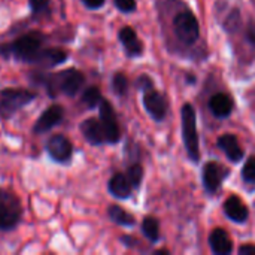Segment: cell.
<instances>
[{
    "mask_svg": "<svg viewBox=\"0 0 255 255\" xmlns=\"http://www.w3.org/2000/svg\"><path fill=\"white\" fill-rule=\"evenodd\" d=\"M45 36L39 31H30L19 36L12 45L0 46V55H13L18 60L31 63L34 55L40 51Z\"/></svg>",
    "mask_w": 255,
    "mask_h": 255,
    "instance_id": "1",
    "label": "cell"
},
{
    "mask_svg": "<svg viewBox=\"0 0 255 255\" xmlns=\"http://www.w3.org/2000/svg\"><path fill=\"white\" fill-rule=\"evenodd\" d=\"M84 75L76 69H67L60 73L51 75L46 79V87L51 96L63 93L66 96H76L84 85Z\"/></svg>",
    "mask_w": 255,
    "mask_h": 255,
    "instance_id": "2",
    "label": "cell"
},
{
    "mask_svg": "<svg viewBox=\"0 0 255 255\" xmlns=\"http://www.w3.org/2000/svg\"><path fill=\"white\" fill-rule=\"evenodd\" d=\"M22 217V208L18 197L0 188V232L13 230Z\"/></svg>",
    "mask_w": 255,
    "mask_h": 255,
    "instance_id": "3",
    "label": "cell"
},
{
    "mask_svg": "<svg viewBox=\"0 0 255 255\" xmlns=\"http://www.w3.org/2000/svg\"><path fill=\"white\" fill-rule=\"evenodd\" d=\"M36 94L25 88H3L0 90V117L9 118L21 108L27 106Z\"/></svg>",
    "mask_w": 255,
    "mask_h": 255,
    "instance_id": "4",
    "label": "cell"
},
{
    "mask_svg": "<svg viewBox=\"0 0 255 255\" xmlns=\"http://www.w3.org/2000/svg\"><path fill=\"white\" fill-rule=\"evenodd\" d=\"M182 136L187 152L191 160L197 161L200 158L199 152V134H197V120L194 108L187 103L182 106Z\"/></svg>",
    "mask_w": 255,
    "mask_h": 255,
    "instance_id": "5",
    "label": "cell"
},
{
    "mask_svg": "<svg viewBox=\"0 0 255 255\" xmlns=\"http://www.w3.org/2000/svg\"><path fill=\"white\" fill-rule=\"evenodd\" d=\"M173 30H175V34L178 36V39L181 42H184L185 45H193L199 39V33H200L199 21L194 16V13L190 10L179 12L175 16Z\"/></svg>",
    "mask_w": 255,
    "mask_h": 255,
    "instance_id": "6",
    "label": "cell"
},
{
    "mask_svg": "<svg viewBox=\"0 0 255 255\" xmlns=\"http://www.w3.org/2000/svg\"><path fill=\"white\" fill-rule=\"evenodd\" d=\"M99 106H100V123L105 130L106 142L117 143L120 140V127H118V121H117L114 108L111 106L109 102H106L103 99Z\"/></svg>",
    "mask_w": 255,
    "mask_h": 255,
    "instance_id": "7",
    "label": "cell"
},
{
    "mask_svg": "<svg viewBox=\"0 0 255 255\" xmlns=\"http://www.w3.org/2000/svg\"><path fill=\"white\" fill-rule=\"evenodd\" d=\"M46 151L54 161L66 163L72 157L73 146L72 142L64 134H54L46 142Z\"/></svg>",
    "mask_w": 255,
    "mask_h": 255,
    "instance_id": "8",
    "label": "cell"
},
{
    "mask_svg": "<svg viewBox=\"0 0 255 255\" xmlns=\"http://www.w3.org/2000/svg\"><path fill=\"white\" fill-rule=\"evenodd\" d=\"M63 115H64V109L60 105H51L39 117V120L36 121V124L33 127V131L36 134H43V133L49 131L63 120Z\"/></svg>",
    "mask_w": 255,
    "mask_h": 255,
    "instance_id": "9",
    "label": "cell"
},
{
    "mask_svg": "<svg viewBox=\"0 0 255 255\" xmlns=\"http://www.w3.org/2000/svg\"><path fill=\"white\" fill-rule=\"evenodd\" d=\"M229 170L226 167H223L221 164L218 163H208L205 167H203V184H205V188L209 191V193H215L223 181L226 179Z\"/></svg>",
    "mask_w": 255,
    "mask_h": 255,
    "instance_id": "10",
    "label": "cell"
},
{
    "mask_svg": "<svg viewBox=\"0 0 255 255\" xmlns=\"http://www.w3.org/2000/svg\"><path fill=\"white\" fill-rule=\"evenodd\" d=\"M143 105H145L146 112L155 121H161L167 114V102H166V99L160 93H157L154 90H148V93H145Z\"/></svg>",
    "mask_w": 255,
    "mask_h": 255,
    "instance_id": "11",
    "label": "cell"
},
{
    "mask_svg": "<svg viewBox=\"0 0 255 255\" xmlns=\"http://www.w3.org/2000/svg\"><path fill=\"white\" fill-rule=\"evenodd\" d=\"M81 131H82L84 137H85L91 145H103V143L106 142L105 130H103V126H102L100 120L88 118V120L82 121V124H81Z\"/></svg>",
    "mask_w": 255,
    "mask_h": 255,
    "instance_id": "12",
    "label": "cell"
},
{
    "mask_svg": "<svg viewBox=\"0 0 255 255\" xmlns=\"http://www.w3.org/2000/svg\"><path fill=\"white\" fill-rule=\"evenodd\" d=\"M67 60V54L64 49L60 48H46V49H40L34 58L31 60L33 64H40V66H57L61 64L63 61Z\"/></svg>",
    "mask_w": 255,
    "mask_h": 255,
    "instance_id": "13",
    "label": "cell"
},
{
    "mask_svg": "<svg viewBox=\"0 0 255 255\" xmlns=\"http://www.w3.org/2000/svg\"><path fill=\"white\" fill-rule=\"evenodd\" d=\"M226 215L235 223H245L248 218V208L238 196H230L224 203Z\"/></svg>",
    "mask_w": 255,
    "mask_h": 255,
    "instance_id": "14",
    "label": "cell"
},
{
    "mask_svg": "<svg viewBox=\"0 0 255 255\" xmlns=\"http://www.w3.org/2000/svg\"><path fill=\"white\" fill-rule=\"evenodd\" d=\"M218 146L224 151L229 160L238 163L244 158V149L239 145V140L235 134H224L218 139Z\"/></svg>",
    "mask_w": 255,
    "mask_h": 255,
    "instance_id": "15",
    "label": "cell"
},
{
    "mask_svg": "<svg viewBox=\"0 0 255 255\" xmlns=\"http://www.w3.org/2000/svg\"><path fill=\"white\" fill-rule=\"evenodd\" d=\"M209 108L212 114L218 118H226L232 114L233 111V99L226 94V93H218L211 97L209 100Z\"/></svg>",
    "mask_w": 255,
    "mask_h": 255,
    "instance_id": "16",
    "label": "cell"
},
{
    "mask_svg": "<svg viewBox=\"0 0 255 255\" xmlns=\"http://www.w3.org/2000/svg\"><path fill=\"white\" fill-rule=\"evenodd\" d=\"M209 245L212 251L218 255H229L233 251V242L223 229H217L209 236Z\"/></svg>",
    "mask_w": 255,
    "mask_h": 255,
    "instance_id": "17",
    "label": "cell"
},
{
    "mask_svg": "<svg viewBox=\"0 0 255 255\" xmlns=\"http://www.w3.org/2000/svg\"><path fill=\"white\" fill-rule=\"evenodd\" d=\"M120 40L124 45V48H126V51H127V54L130 57H136V55H140L142 54V49H143L142 42L139 40L136 31L131 27L121 28V31H120Z\"/></svg>",
    "mask_w": 255,
    "mask_h": 255,
    "instance_id": "18",
    "label": "cell"
},
{
    "mask_svg": "<svg viewBox=\"0 0 255 255\" xmlns=\"http://www.w3.org/2000/svg\"><path fill=\"white\" fill-rule=\"evenodd\" d=\"M131 190H133V185L130 184L127 175L117 173L109 181V191L117 199H127V197H130Z\"/></svg>",
    "mask_w": 255,
    "mask_h": 255,
    "instance_id": "19",
    "label": "cell"
},
{
    "mask_svg": "<svg viewBox=\"0 0 255 255\" xmlns=\"http://www.w3.org/2000/svg\"><path fill=\"white\" fill-rule=\"evenodd\" d=\"M109 217L114 223H117L120 226H133L134 224L133 215H130L127 211H124L123 208H120L117 205L109 208Z\"/></svg>",
    "mask_w": 255,
    "mask_h": 255,
    "instance_id": "20",
    "label": "cell"
},
{
    "mask_svg": "<svg viewBox=\"0 0 255 255\" xmlns=\"http://www.w3.org/2000/svg\"><path fill=\"white\" fill-rule=\"evenodd\" d=\"M142 232L143 235L151 241V242H157L160 239V226L157 223L155 218L152 217H146L142 223Z\"/></svg>",
    "mask_w": 255,
    "mask_h": 255,
    "instance_id": "21",
    "label": "cell"
},
{
    "mask_svg": "<svg viewBox=\"0 0 255 255\" xmlns=\"http://www.w3.org/2000/svg\"><path fill=\"white\" fill-rule=\"evenodd\" d=\"M102 102V94L97 87H88L82 93V103L88 108H96Z\"/></svg>",
    "mask_w": 255,
    "mask_h": 255,
    "instance_id": "22",
    "label": "cell"
},
{
    "mask_svg": "<svg viewBox=\"0 0 255 255\" xmlns=\"http://www.w3.org/2000/svg\"><path fill=\"white\" fill-rule=\"evenodd\" d=\"M142 176H143V169L140 164H133L131 167H128L127 170V178L130 181V184L133 185V188H137L140 181H142Z\"/></svg>",
    "mask_w": 255,
    "mask_h": 255,
    "instance_id": "23",
    "label": "cell"
},
{
    "mask_svg": "<svg viewBox=\"0 0 255 255\" xmlns=\"http://www.w3.org/2000/svg\"><path fill=\"white\" fill-rule=\"evenodd\" d=\"M112 87H114L117 94L124 96L127 93V88H128V81L123 73H117L112 79Z\"/></svg>",
    "mask_w": 255,
    "mask_h": 255,
    "instance_id": "24",
    "label": "cell"
},
{
    "mask_svg": "<svg viewBox=\"0 0 255 255\" xmlns=\"http://www.w3.org/2000/svg\"><path fill=\"white\" fill-rule=\"evenodd\" d=\"M242 178L250 184H255V155L245 163L242 170Z\"/></svg>",
    "mask_w": 255,
    "mask_h": 255,
    "instance_id": "25",
    "label": "cell"
},
{
    "mask_svg": "<svg viewBox=\"0 0 255 255\" xmlns=\"http://www.w3.org/2000/svg\"><path fill=\"white\" fill-rule=\"evenodd\" d=\"M28 3L34 15H42L49 9V0H28Z\"/></svg>",
    "mask_w": 255,
    "mask_h": 255,
    "instance_id": "26",
    "label": "cell"
},
{
    "mask_svg": "<svg viewBox=\"0 0 255 255\" xmlns=\"http://www.w3.org/2000/svg\"><path fill=\"white\" fill-rule=\"evenodd\" d=\"M114 3L121 12H133L136 9V0H114Z\"/></svg>",
    "mask_w": 255,
    "mask_h": 255,
    "instance_id": "27",
    "label": "cell"
},
{
    "mask_svg": "<svg viewBox=\"0 0 255 255\" xmlns=\"http://www.w3.org/2000/svg\"><path fill=\"white\" fill-rule=\"evenodd\" d=\"M82 1L90 9H99L105 4V0H82Z\"/></svg>",
    "mask_w": 255,
    "mask_h": 255,
    "instance_id": "28",
    "label": "cell"
},
{
    "mask_svg": "<svg viewBox=\"0 0 255 255\" xmlns=\"http://www.w3.org/2000/svg\"><path fill=\"white\" fill-rule=\"evenodd\" d=\"M239 254L241 255H255V245H253V244H248V245H244V247H241V250H239Z\"/></svg>",
    "mask_w": 255,
    "mask_h": 255,
    "instance_id": "29",
    "label": "cell"
},
{
    "mask_svg": "<svg viewBox=\"0 0 255 255\" xmlns=\"http://www.w3.org/2000/svg\"><path fill=\"white\" fill-rule=\"evenodd\" d=\"M248 39L255 43V24H251L250 27H248Z\"/></svg>",
    "mask_w": 255,
    "mask_h": 255,
    "instance_id": "30",
    "label": "cell"
}]
</instances>
